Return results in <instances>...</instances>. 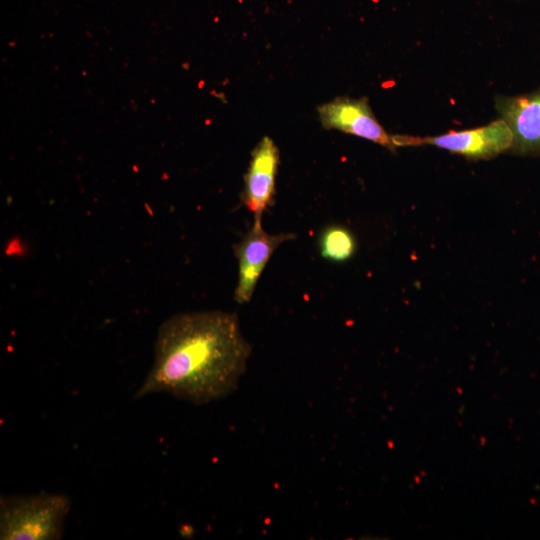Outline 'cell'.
Here are the masks:
<instances>
[{
	"instance_id": "obj_1",
	"label": "cell",
	"mask_w": 540,
	"mask_h": 540,
	"mask_svg": "<svg viewBox=\"0 0 540 540\" xmlns=\"http://www.w3.org/2000/svg\"><path fill=\"white\" fill-rule=\"evenodd\" d=\"M235 313H178L159 327L154 360L134 399L169 394L194 405L233 393L251 355Z\"/></svg>"
},
{
	"instance_id": "obj_2",
	"label": "cell",
	"mask_w": 540,
	"mask_h": 540,
	"mask_svg": "<svg viewBox=\"0 0 540 540\" xmlns=\"http://www.w3.org/2000/svg\"><path fill=\"white\" fill-rule=\"evenodd\" d=\"M70 508L69 497L60 493L2 496L0 539H60Z\"/></svg>"
},
{
	"instance_id": "obj_3",
	"label": "cell",
	"mask_w": 540,
	"mask_h": 540,
	"mask_svg": "<svg viewBox=\"0 0 540 540\" xmlns=\"http://www.w3.org/2000/svg\"><path fill=\"white\" fill-rule=\"evenodd\" d=\"M393 142L396 147L432 145L470 159H489L511 150L513 134L499 118L482 127L432 137L393 135Z\"/></svg>"
},
{
	"instance_id": "obj_4",
	"label": "cell",
	"mask_w": 540,
	"mask_h": 540,
	"mask_svg": "<svg viewBox=\"0 0 540 540\" xmlns=\"http://www.w3.org/2000/svg\"><path fill=\"white\" fill-rule=\"evenodd\" d=\"M294 237L292 233L269 234L263 229L262 218L254 217L252 227L234 246L238 260V281L234 298L238 303H248L251 300L257 282L274 251Z\"/></svg>"
},
{
	"instance_id": "obj_5",
	"label": "cell",
	"mask_w": 540,
	"mask_h": 540,
	"mask_svg": "<svg viewBox=\"0 0 540 540\" xmlns=\"http://www.w3.org/2000/svg\"><path fill=\"white\" fill-rule=\"evenodd\" d=\"M325 129H335L377 143L390 151L396 146L374 116L367 99L339 97L317 108Z\"/></svg>"
},
{
	"instance_id": "obj_6",
	"label": "cell",
	"mask_w": 540,
	"mask_h": 540,
	"mask_svg": "<svg viewBox=\"0 0 540 540\" xmlns=\"http://www.w3.org/2000/svg\"><path fill=\"white\" fill-rule=\"evenodd\" d=\"M496 109L513 134L511 152L540 156V88L517 96L496 98Z\"/></svg>"
},
{
	"instance_id": "obj_7",
	"label": "cell",
	"mask_w": 540,
	"mask_h": 540,
	"mask_svg": "<svg viewBox=\"0 0 540 540\" xmlns=\"http://www.w3.org/2000/svg\"><path fill=\"white\" fill-rule=\"evenodd\" d=\"M279 165V150L274 141L263 137L252 151L250 164L244 176L242 200L256 218L272 204Z\"/></svg>"
},
{
	"instance_id": "obj_8",
	"label": "cell",
	"mask_w": 540,
	"mask_h": 540,
	"mask_svg": "<svg viewBox=\"0 0 540 540\" xmlns=\"http://www.w3.org/2000/svg\"><path fill=\"white\" fill-rule=\"evenodd\" d=\"M321 256L334 262H343L352 257L356 249L353 234L345 227L331 225L319 237Z\"/></svg>"
}]
</instances>
